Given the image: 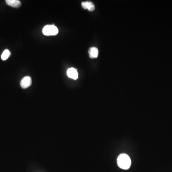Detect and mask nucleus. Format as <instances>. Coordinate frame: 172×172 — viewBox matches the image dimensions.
<instances>
[{
    "instance_id": "f03ea898",
    "label": "nucleus",
    "mask_w": 172,
    "mask_h": 172,
    "mask_svg": "<svg viewBox=\"0 0 172 172\" xmlns=\"http://www.w3.org/2000/svg\"><path fill=\"white\" fill-rule=\"evenodd\" d=\"M59 32L58 28L54 25H47L43 29V33L47 36H55Z\"/></svg>"
},
{
    "instance_id": "39448f33",
    "label": "nucleus",
    "mask_w": 172,
    "mask_h": 172,
    "mask_svg": "<svg viewBox=\"0 0 172 172\" xmlns=\"http://www.w3.org/2000/svg\"><path fill=\"white\" fill-rule=\"evenodd\" d=\"M82 6L84 9H88L90 11H93L95 10V7L94 4L91 2H85L81 3Z\"/></svg>"
},
{
    "instance_id": "0eeeda50",
    "label": "nucleus",
    "mask_w": 172,
    "mask_h": 172,
    "mask_svg": "<svg viewBox=\"0 0 172 172\" xmlns=\"http://www.w3.org/2000/svg\"><path fill=\"white\" fill-rule=\"evenodd\" d=\"M89 53L90 57L91 59H95L99 55V50L96 48H91L89 49Z\"/></svg>"
},
{
    "instance_id": "20e7f679",
    "label": "nucleus",
    "mask_w": 172,
    "mask_h": 172,
    "mask_svg": "<svg viewBox=\"0 0 172 172\" xmlns=\"http://www.w3.org/2000/svg\"><path fill=\"white\" fill-rule=\"evenodd\" d=\"M67 75L69 78L75 79V80L78 78V73L75 68H73V67L69 68L67 70Z\"/></svg>"
},
{
    "instance_id": "6e6552de",
    "label": "nucleus",
    "mask_w": 172,
    "mask_h": 172,
    "mask_svg": "<svg viewBox=\"0 0 172 172\" xmlns=\"http://www.w3.org/2000/svg\"><path fill=\"white\" fill-rule=\"evenodd\" d=\"M11 55V52L8 49H6L3 51L1 55L2 59V60H6L9 58Z\"/></svg>"
},
{
    "instance_id": "f257e3e1",
    "label": "nucleus",
    "mask_w": 172,
    "mask_h": 172,
    "mask_svg": "<svg viewBox=\"0 0 172 172\" xmlns=\"http://www.w3.org/2000/svg\"><path fill=\"white\" fill-rule=\"evenodd\" d=\"M117 164L121 169L127 170L131 167V159L126 154H120L117 158Z\"/></svg>"
},
{
    "instance_id": "423d86ee",
    "label": "nucleus",
    "mask_w": 172,
    "mask_h": 172,
    "mask_svg": "<svg viewBox=\"0 0 172 172\" xmlns=\"http://www.w3.org/2000/svg\"><path fill=\"white\" fill-rule=\"evenodd\" d=\"M7 5L14 8H19L21 6V3L18 0H6Z\"/></svg>"
},
{
    "instance_id": "7ed1b4c3",
    "label": "nucleus",
    "mask_w": 172,
    "mask_h": 172,
    "mask_svg": "<svg viewBox=\"0 0 172 172\" xmlns=\"http://www.w3.org/2000/svg\"><path fill=\"white\" fill-rule=\"evenodd\" d=\"M32 84V79L29 76L24 77L21 80L20 86L23 89H26L30 87Z\"/></svg>"
}]
</instances>
